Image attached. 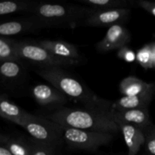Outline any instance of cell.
Wrapping results in <instances>:
<instances>
[{"label": "cell", "mask_w": 155, "mask_h": 155, "mask_svg": "<svg viewBox=\"0 0 155 155\" xmlns=\"http://www.w3.org/2000/svg\"><path fill=\"white\" fill-rule=\"evenodd\" d=\"M36 43L58 57L78 61H80L81 58L77 46L65 41L45 39L36 42Z\"/></svg>", "instance_id": "7c38bea8"}, {"label": "cell", "mask_w": 155, "mask_h": 155, "mask_svg": "<svg viewBox=\"0 0 155 155\" xmlns=\"http://www.w3.org/2000/svg\"><path fill=\"white\" fill-rule=\"evenodd\" d=\"M0 155H13L4 145L0 144Z\"/></svg>", "instance_id": "4316f807"}, {"label": "cell", "mask_w": 155, "mask_h": 155, "mask_svg": "<svg viewBox=\"0 0 155 155\" xmlns=\"http://www.w3.org/2000/svg\"><path fill=\"white\" fill-rule=\"evenodd\" d=\"M21 127L33 139L58 149L61 148L64 142L61 126L46 117H41L28 113Z\"/></svg>", "instance_id": "277c9868"}, {"label": "cell", "mask_w": 155, "mask_h": 155, "mask_svg": "<svg viewBox=\"0 0 155 155\" xmlns=\"http://www.w3.org/2000/svg\"><path fill=\"white\" fill-rule=\"evenodd\" d=\"M80 2L98 10H111L117 8H130L133 2L127 0H80Z\"/></svg>", "instance_id": "ffe728a7"}, {"label": "cell", "mask_w": 155, "mask_h": 155, "mask_svg": "<svg viewBox=\"0 0 155 155\" xmlns=\"http://www.w3.org/2000/svg\"><path fill=\"white\" fill-rule=\"evenodd\" d=\"M124 136L126 145L128 148V154L136 155L141 147L145 145V136L142 129L131 124H118Z\"/></svg>", "instance_id": "5bb4252c"}, {"label": "cell", "mask_w": 155, "mask_h": 155, "mask_svg": "<svg viewBox=\"0 0 155 155\" xmlns=\"http://www.w3.org/2000/svg\"><path fill=\"white\" fill-rule=\"evenodd\" d=\"M136 61L145 69L153 68V57L151 43L147 44L136 54Z\"/></svg>", "instance_id": "603a6c76"}, {"label": "cell", "mask_w": 155, "mask_h": 155, "mask_svg": "<svg viewBox=\"0 0 155 155\" xmlns=\"http://www.w3.org/2000/svg\"><path fill=\"white\" fill-rule=\"evenodd\" d=\"M35 72L68 98L80 101L90 110L107 113L112 103L95 95L85 85L61 68H39Z\"/></svg>", "instance_id": "6da1fadb"}, {"label": "cell", "mask_w": 155, "mask_h": 155, "mask_svg": "<svg viewBox=\"0 0 155 155\" xmlns=\"http://www.w3.org/2000/svg\"><path fill=\"white\" fill-rule=\"evenodd\" d=\"M145 136V146L149 155H155V125L148 126L142 129Z\"/></svg>", "instance_id": "cb8c5ba5"}, {"label": "cell", "mask_w": 155, "mask_h": 155, "mask_svg": "<svg viewBox=\"0 0 155 155\" xmlns=\"http://www.w3.org/2000/svg\"><path fill=\"white\" fill-rule=\"evenodd\" d=\"M37 2L30 1H4L0 3V15L13 13L33 14Z\"/></svg>", "instance_id": "d6986e66"}, {"label": "cell", "mask_w": 155, "mask_h": 155, "mask_svg": "<svg viewBox=\"0 0 155 155\" xmlns=\"http://www.w3.org/2000/svg\"><path fill=\"white\" fill-rule=\"evenodd\" d=\"M15 48L17 55L21 60L31 62L38 65L39 68L74 66L79 64L80 62L78 60H71L58 57L41 47L36 42L17 41Z\"/></svg>", "instance_id": "5b68a950"}, {"label": "cell", "mask_w": 155, "mask_h": 155, "mask_svg": "<svg viewBox=\"0 0 155 155\" xmlns=\"http://www.w3.org/2000/svg\"><path fill=\"white\" fill-rule=\"evenodd\" d=\"M28 112L16 105L8 100L7 96L1 95L0 98V116L13 124L22 127Z\"/></svg>", "instance_id": "2e32d148"}, {"label": "cell", "mask_w": 155, "mask_h": 155, "mask_svg": "<svg viewBox=\"0 0 155 155\" xmlns=\"http://www.w3.org/2000/svg\"><path fill=\"white\" fill-rule=\"evenodd\" d=\"M117 56L119 58L130 63L136 61V54H135L134 51L130 49L127 45L118 50Z\"/></svg>", "instance_id": "d4e9b609"}, {"label": "cell", "mask_w": 155, "mask_h": 155, "mask_svg": "<svg viewBox=\"0 0 155 155\" xmlns=\"http://www.w3.org/2000/svg\"><path fill=\"white\" fill-rule=\"evenodd\" d=\"M151 45L153 57V68H155V42H154V43H151Z\"/></svg>", "instance_id": "83f0119b"}, {"label": "cell", "mask_w": 155, "mask_h": 155, "mask_svg": "<svg viewBox=\"0 0 155 155\" xmlns=\"http://www.w3.org/2000/svg\"><path fill=\"white\" fill-rule=\"evenodd\" d=\"M137 5L139 7L142 8L146 12H149L152 15L155 17V3L151 2L145 1V0H139V1L136 2Z\"/></svg>", "instance_id": "484cf974"}, {"label": "cell", "mask_w": 155, "mask_h": 155, "mask_svg": "<svg viewBox=\"0 0 155 155\" xmlns=\"http://www.w3.org/2000/svg\"><path fill=\"white\" fill-rule=\"evenodd\" d=\"M131 40V35L124 24H117L109 27L105 36L96 45L99 52H108L120 49Z\"/></svg>", "instance_id": "52a82bcc"}, {"label": "cell", "mask_w": 155, "mask_h": 155, "mask_svg": "<svg viewBox=\"0 0 155 155\" xmlns=\"http://www.w3.org/2000/svg\"><path fill=\"white\" fill-rule=\"evenodd\" d=\"M107 117L117 124H131L143 129L152 124L150 120L148 108H138L126 110H116L110 109Z\"/></svg>", "instance_id": "9c48e42d"}, {"label": "cell", "mask_w": 155, "mask_h": 155, "mask_svg": "<svg viewBox=\"0 0 155 155\" xmlns=\"http://www.w3.org/2000/svg\"><path fill=\"white\" fill-rule=\"evenodd\" d=\"M64 142L71 149L95 152L103 145L114 140V135L109 133L87 131L62 127Z\"/></svg>", "instance_id": "8992f818"}, {"label": "cell", "mask_w": 155, "mask_h": 155, "mask_svg": "<svg viewBox=\"0 0 155 155\" xmlns=\"http://www.w3.org/2000/svg\"><path fill=\"white\" fill-rule=\"evenodd\" d=\"M0 144L4 145L13 155H32L31 147L27 140L2 134Z\"/></svg>", "instance_id": "ac0fdd59"}, {"label": "cell", "mask_w": 155, "mask_h": 155, "mask_svg": "<svg viewBox=\"0 0 155 155\" xmlns=\"http://www.w3.org/2000/svg\"><path fill=\"white\" fill-rule=\"evenodd\" d=\"M16 40L5 36L0 38V61H17L24 63L16 54Z\"/></svg>", "instance_id": "44dd1931"}, {"label": "cell", "mask_w": 155, "mask_h": 155, "mask_svg": "<svg viewBox=\"0 0 155 155\" xmlns=\"http://www.w3.org/2000/svg\"><path fill=\"white\" fill-rule=\"evenodd\" d=\"M154 89L155 83H148L134 76L126 77L119 85V90L124 96L139 95Z\"/></svg>", "instance_id": "9a60e30c"}, {"label": "cell", "mask_w": 155, "mask_h": 155, "mask_svg": "<svg viewBox=\"0 0 155 155\" xmlns=\"http://www.w3.org/2000/svg\"><path fill=\"white\" fill-rule=\"evenodd\" d=\"M32 150V155H60V150L47 144L42 143L34 139H29Z\"/></svg>", "instance_id": "7402d4cb"}, {"label": "cell", "mask_w": 155, "mask_h": 155, "mask_svg": "<svg viewBox=\"0 0 155 155\" xmlns=\"http://www.w3.org/2000/svg\"><path fill=\"white\" fill-rule=\"evenodd\" d=\"M95 8L73 4H52L37 2L32 15L43 25L44 28L74 29L83 25Z\"/></svg>", "instance_id": "3957f363"}, {"label": "cell", "mask_w": 155, "mask_h": 155, "mask_svg": "<svg viewBox=\"0 0 155 155\" xmlns=\"http://www.w3.org/2000/svg\"><path fill=\"white\" fill-rule=\"evenodd\" d=\"M42 29H44L42 23L34 15H32L30 18H21L2 24L0 25V35L8 37L28 33H36Z\"/></svg>", "instance_id": "8fae6325"}, {"label": "cell", "mask_w": 155, "mask_h": 155, "mask_svg": "<svg viewBox=\"0 0 155 155\" xmlns=\"http://www.w3.org/2000/svg\"><path fill=\"white\" fill-rule=\"evenodd\" d=\"M0 74L2 83L8 84L18 82L24 76V63L17 61L1 62Z\"/></svg>", "instance_id": "e0dca14e"}, {"label": "cell", "mask_w": 155, "mask_h": 155, "mask_svg": "<svg viewBox=\"0 0 155 155\" xmlns=\"http://www.w3.org/2000/svg\"><path fill=\"white\" fill-rule=\"evenodd\" d=\"M32 95L38 104L44 107H63L68 101V97L54 88L45 84H39L32 89Z\"/></svg>", "instance_id": "30bf717a"}, {"label": "cell", "mask_w": 155, "mask_h": 155, "mask_svg": "<svg viewBox=\"0 0 155 155\" xmlns=\"http://www.w3.org/2000/svg\"><path fill=\"white\" fill-rule=\"evenodd\" d=\"M131 9L117 8L111 10L95 9L93 13L86 20L83 26L89 27H108L117 24H124L130 17Z\"/></svg>", "instance_id": "ba28073f"}, {"label": "cell", "mask_w": 155, "mask_h": 155, "mask_svg": "<svg viewBox=\"0 0 155 155\" xmlns=\"http://www.w3.org/2000/svg\"><path fill=\"white\" fill-rule=\"evenodd\" d=\"M45 117L58 125L77 130L117 134L119 126L107 117V113L90 110L60 107Z\"/></svg>", "instance_id": "7a4b0ae2"}, {"label": "cell", "mask_w": 155, "mask_h": 155, "mask_svg": "<svg viewBox=\"0 0 155 155\" xmlns=\"http://www.w3.org/2000/svg\"><path fill=\"white\" fill-rule=\"evenodd\" d=\"M155 89L146 93L135 96H123L112 103L110 109L116 110H126L138 108H148L152 100Z\"/></svg>", "instance_id": "4fadbf2b"}]
</instances>
